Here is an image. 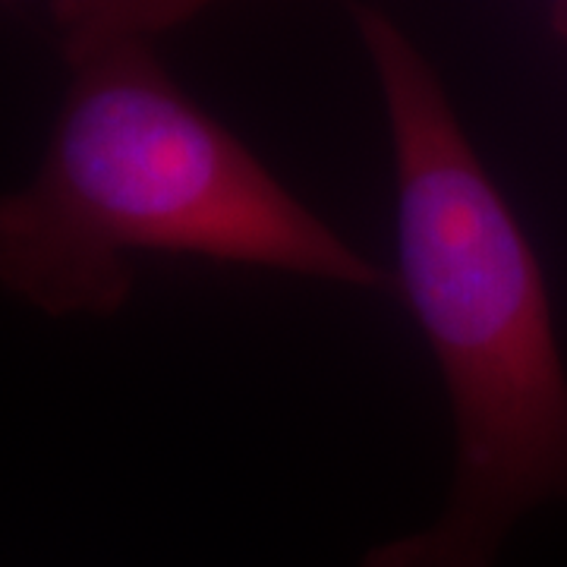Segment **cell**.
I'll use <instances>...</instances> for the list:
<instances>
[{"instance_id":"cell-1","label":"cell","mask_w":567,"mask_h":567,"mask_svg":"<svg viewBox=\"0 0 567 567\" xmlns=\"http://www.w3.org/2000/svg\"><path fill=\"white\" fill-rule=\"evenodd\" d=\"M350 20L388 121L394 287L454 416L442 517L375 546L363 567H495L527 511L567 502V365L546 271L423 51L365 0H350Z\"/></svg>"},{"instance_id":"cell-4","label":"cell","mask_w":567,"mask_h":567,"mask_svg":"<svg viewBox=\"0 0 567 567\" xmlns=\"http://www.w3.org/2000/svg\"><path fill=\"white\" fill-rule=\"evenodd\" d=\"M555 29L567 39V0H558V3H555Z\"/></svg>"},{"instance_id":"cell-2","label":"cell","mask_w":567,"mask_h":567,"mask_svg":"<svg viewBox=\"0 0 567 567\" xmlns=\"http://www.w3.org/2000/svg\"><path fill=\"white\" fill-rule=\"evenodd\" d=\"M39 167L0 203V281L51 319L111 316L130 256H199L382 290L388 275L297 199L152 51L117 41L70 63Z\"/></svg>"},{"instance_id":"cell-3","label":"cell","mask_w":567,"mask_h":567,"mask_svg":"<svg viewBox=\"0 0 567 567\" xmlns=\"http://www.w3.org/2000/svg\"><path fill=\"white\" fill-rule=\"evenodd\" d=\"M215 3L221 0H51V20L73 63L117 41H152Z\"/></svg>"}]
</instances>
